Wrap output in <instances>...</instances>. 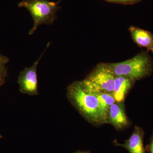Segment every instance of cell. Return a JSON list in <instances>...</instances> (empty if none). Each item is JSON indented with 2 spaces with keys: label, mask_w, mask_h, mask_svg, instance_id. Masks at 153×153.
<instances>
[{
  "label": "cell",
  "mask_w": 153,
  "mask_h": 153,
  "mask_svg": "<svg viewBox=\"0 0 153 153\" xmlns=\"http://www.w3.org/2000/svg\"><path fill=\"white\" fill-rule=\"evenodd\" d=\"M68 101L89 123L94 126L107 123V114L100 106L94 93L82 86L81 81H74L67 88Z\"/></svg>",
  "instance_id": "1"
},
{
  "label": "cell",
  "mask_w": 153,
  "mask_h": 153,
  "mask_svg": "<svg viewBox=\"0 0 153 153\" xmlns=\"http://www.w3.org/2000/svg\"><path fill=\"white\" fill-rule=\"evenodd\" d=\"M107 63L115 76H127L135 81L150 76L153 71L152 59L147 51L123 62Z\"/></svg>",
  "instance_id": "2"
},
{
  "label": "cell",
  "mask_w": 153,
  "mask_h": 153,
  "mask_svg": "<svg viewBox=\"0 0 153 153\" xmlns=\"http://www.w3.org/2000/svg\"><path fill=\"white\" fill-rule=\"evenodd\" d=\"M18 6L28 10L33 18V26L29 32L30 36L40 25H52L57 19L56 14L60 8L57 3L49 0H24Z\"/></svg>",
  "instance_id": "3"
},
{
  "label": "cell",
  "mask_w": 153,
  "mask_h": 153,
  "mask_svg": "<svg viewBox=\"0 0 153 153\" xmlns=\"http://www.w3.org/2000/svg\"><path fill=\"white\" fill-rule=\"evenodd\" d=\"M115 76L107 63H101L81 82L85 89L92 93L103 92L112 94Z\"/></svg>",
  "instance_id": "4"
},
{
  "label": "cell",
  "mask_w": 153,
  "mask_h": 153,
  "mask_svg": "<svg viewBox=\"0 0 153 153\" xmlns=\"http://www.w3.org/2000/svg\"><path fill=\"white\" fill-rule=\"evenodd\" d=\"M49 44L50 43H48L47 48L42 53L41 57L36 60L31 67H26L24 70L20 72L18 77V82L19 85V91L21 93L32 96L39 94L37 74V66L39 61L44 55L45 51L49 47Z\"/></svg>",
  "instance_id": "5"
},
{
  "label": "cell",
  "mask_w": 153,
  "mask_h": 153,
  "mask_svg": "<svg viewBox=\"0 0 153 153\" xmlns=\"http://www.w3.org/2000/svg\"><path fill=\"white\" fill-rule=\"evenodd\" d=\"M107 123L111 125L117 130H122L129 125L124 102H116L110 107L107 114Z\"/></svg>",
  "instance_id": "6"
},
{
  "label": "cell",
  "mask_w": 153,
  "mask_h": 153,
  "mask_svg": "<svg viewBox=\"0 0 153 153\" xmlns=\"http://www.w3.org/2000/svg\"><path fill=\"white\" fill-rule=\"evenodd\" d=\"M144 135L145 132L143 128L135 126L131 135L125 140L124 143L115 142V144L125 148L129 153H146L143 145Z\"/></svg>",
  "instance_id": "7"
},
{
  "label": "cell",
  "mask_w": 153,
  "mask_h": 153,
  "mask_svg": "<svg viewBox=\"0 0 153 153\" xmlns=\"http://www.w3.org/2000/svg\"><path fill=\"white\" fill-rule=\"evenodd\" d=\"M135 80L124 76H116L112 95L116 102H124L130 90L134 85Z\"/></svg>",
  "instance_id": "8"
},
{
  "label": "cell",
  "mask_w": 153,
  "mask_h": 153,
  "mask_svg": "<svg viewBox=\"0 0 153 153\" xmlns=\"http://www.w3.org/2000/svg\"><path fill=\"white\" fill-rule=\"evenodd\" d=\"M129 31L134 43L138 47L145 48L153 53V34L149 31L131 26Z\"/></svg>",
  "instance_id": "9"
},
{
  "label": "cell",
  "mask_w": 153,
  "mask_h": 153,
  "mask_svg": "<svg viewBox=\"0 0 153 153\" xmlns=\"http://www.w3.org/2000/svg\"><path fill=\"white\" fill-rule=\"evenodd\" d=\"M96 96L100 106L105 112L107 114L108 111L110 107L116 102L115 100L110 94L103 93V92H97L94 93Z\"/></svg>",
  "instance_id": "10"
},
{
  "label": "cell",
  "mask_w": 153,
  "mask_h": 153,
  "mask_svg": "<svg viewBox=\"0 0 153 153\" xmlns=\"http://www.w3.org/2000/svg\"><path fill=\"white\" fill-rule=\"evenodd\" d=\"M10 59L8 57L0 53V87L5 82L6 78L7 75V65Z\"/></svg>",
  "instance_id": "11"
},
{
  "label": "cell",
  "mask_w": 153,
  "mask_h": 153,
  "mask_svg": "<svg viewBox=\"0 0 153 153\" xmlns=\"http://www.w3.org/2000/svg\"><path fill=\"white\" fill-rule=\"evenodd\" d=\"M148 149L150 153H153V132L150 140L149 144L148 146Z\"/></svg>",
  "instance_id": "12"
},
{
  "label": "cell",
  "mask_w": 153,
  "mask_h": 153,
  "mask_svg": "<svg viewBox=\"0 0 153 153\" xmlns=\"http://www.w3.org/2000/svg\"><path fill=\"white\" fill-rule=\"evenodd\" d=\"M111 1L119 2H127L132 1L134 0H108Z\"/></svg>",
  "instance_id": "13"
},
{
  "label": "cell",
  "mask_w": 153,
  "mask_h": 153,
  "mask_svg": "<svg viewBox=\"0 0 153 153\" xmlns=\"http://www.w3.org/2000/svg\"><path fill=\"white\" fill-rule=\"evenodd\" d=\"M74 153H92L90 151H81L78 150Z\"/></svg>",
  "instance_id": "14"
},
{
  "label": "cell",
  "mask_w": 153,
  "mask_h": 153,
  "mask_svg": "<svg viewBox=\"0 0 153 153\" xmlns=\"http://www.w3.org/2000/svg\"><path fill=\"white\" fill-rule=\"evenodd\" d=\"M3 137L0 134V138H2Z\"/></svg>",
  "instance_id": "15"
},
{
  "label": "cell",
  "mask_w": 153,
  "mask_h": 153,
  "mask_svg": "<svg viewBox=\"0 0 153 153\" xmlns=\"http://www.w3.org/2000/svg\"><path fill=\"white\" fill-rule=\"evenodd\" d=\"M62 1V0H60V1H59V2H60V1Z\"/></svg>",
  "instance_id": "16"
}]
</instances>
